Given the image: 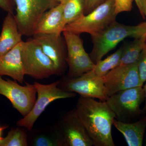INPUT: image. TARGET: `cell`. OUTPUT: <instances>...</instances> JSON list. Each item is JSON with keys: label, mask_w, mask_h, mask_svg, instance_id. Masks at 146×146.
Returning a JSON list of instances; mask_svg holds the SVG:
<instances>
[{"label": "cell", "mask_w": 146, "mask_h": 146, "mask_svg": "<svg viewBox=\"0 0 146 146\" xmlns=\"http://www.w3.org/2000/svg\"><path fill=\"white\" fill-rule=\"evenodd\" d=\"M76 112L95 146H115L112 126L116 118L106 102L80 96Z\"/></svg>", "instance_id": "obj_1"}, {"label": "cell", "mask_w": 146, "mask_h": 146, "mask_svg": "<svg viewBox=\"0 0 146 146\" xmlns=\"http://www.w3.org/2000/svg\"><path fill=\"white\" fill-rule=\"evenodd\" d=\"M146 35V22L129 26L114 21L101 32L91 36L93 48L89 56L96 64L125 38L135 39Z\"/></svg>", "instance_id": "obj_2"}, {"label": "cell", "mask_w": 146, "mask_h": 146, "mask_svg": "<svg viewBox=\"0 0 146 146\" xmlns=\"http://www.w3.org/2000/svg\"><path fill=\"white\" fill-rule=\"evenodd\" d=\"M114 1L115 0H106L89 14L66 25L63 31H68L78 35L87 33L91 36L99 34L116 21Z\"/></svg>", "instance_id": "obj_3"}, {"label": "cell", "mask_w": 146, "mask_h": 146, "mask_svg": "<svg viewBox=\"0 0 146 146\" xmlns=\"http://www.w3.org/2000/svg\"><path fill=\"white\" fill-rule=\"evenodd\" d=\"M21 55L25 75L39 80L56 75L54 64L34 38L23 42Z\"/></svg>", "instance_id": "obj_4"}, {"label": "cell", "mask_w": 146, "mask_h": 146, "mask_svg": "<svg viewBox=\"0 0 146 146\" xmlns=\"http://www.w3.org/2000/svg\"><path fill=\"white\" fill-rule=\"evenodd\" d=\"M60 80L48 84L35 82L34 84L37 93V98L30 112L16 123L18 126L26 128L28 131L33 128L35 123L47 106L56 100L70 98L76 97V93L64 91L58 87Z\"/></svg>", "instance_id": "obj_5"}, {"label": "cell", "mask_w": 146, "mask_h": 146, "mask_svg": "<svg viewBox=\"0 0 146 146\" xmlns=\"http://www.w3.org/2000/svg\"><path fill=\"white\" fill-rule=\"evenodd\" d=\"M145 100L143 86H139L119 91L106 102L118 120L127 122L143 113L140 106Z\"/></svg>", "instance_id": "obj_6"}, {"label": "cell", "mask_w": 146, "mask_h": 146, "mask_svg": "<svg viewBox=\"0 0 146 146\" xmlns=\"http://www.w3.org/2000/svg\"><path fill=\"white\" fill-rule=\"evenodd\" d=\"M14 16L18 29L23 35L33 36L35 26L46 11L58 4L54 0H14Z\"/></svg>", "instance_id": "obj_7"}, {"label": "cell", "mask_w": 146, "mask_h": 146, "mask_svg": "<svg viewBox=\"0 0 146 146\" xmlns=\"http://www.w3.org/2000/svg\"><path fill=\"white\" fill-rule=\"evenodd\" d=\"M58 86L64 91L77 93L80 96L96 98L102 102L106 101L109 98L102 77L95 75L92 70L78 77L66 76L60 80Z\"/></svg>", "instance_id": "obj_8"}, {"label": "cell", "mask_w": 146, "mask_h": 146, "mask_svg": "<svg viewBox=\"0 0 146 146\" xmlns=\"http://www.w3.org/2000/svg\"><path fill=\"white\" fill-rule=\"evenodd\" d=\"M15 80H7L0 76V95L8 99L12 106L23 117L30 112L36 99V90L33 84L25 82L22 86Z\"/></svg>", "instance_id": "obj_9"}, {"label": "cell", "mask_w": 146, "mask_h": 146, "mask_svg": "<svg viewBox=\"0 0 146 146\" xmlns=\"http://www.w3.org/2000/svg\"><path fill=\"white\" fill-rule=\"evenodd\" d=\"M108 97L122 90L143 86L138 72L137 62L130 65H119L103 77Z\"/></svg>", "instance_id": "obj_10"}, {"label": "cell", "mask_w": 146, "mask_h": 146, "mask_svg": "<svg viewBox=\"0 0 146 146\" xmlns=\"http://www.w3.org/2000/svg\"><path fill=\"white\" fill-rule=\"evenodd\" d=\"M57 123L63 134L65 146L94 145L75 108L61 115Z\"/></svg>", "instance_id": "obj_11"}, {"label": "cell", "mask_w": 146, "mask_h": 146, "mask_svg": "<svg viewBox=\"0 0 146 146\" xmlns=\"http://www.w3.org/2000/svg\"><path fill=\"white\" fill-rule=\"evenodd\" d=\"M33 36L54 64L56 75H61L67 67L68 53L61 35L54 33L36 34Z\"/></svg>", "instance_id": "obj_12"}, {"label": "cell", "mask_w": 146, "mask_h": 146, "mask_svg": "<svg viewBox=\"0 0 146 146\" xmlns=\"http://www.w3.org/2000/svg\"><path fill=\"white\" fill-rule=\"evenodd\" d=\"M66 0L46 11L39 18L33 32V35L39 34L61 35L63 31V11Z\"/></svg>", "instance_id": "obj_13"}, {"label": "cell", "mask_w": 146, "mask_h": 146, "mask_svg": "<svg viewBox=\"0 0 146 146\" xmlns=\"http://www.w3.org/2000/svg\"><path fill=\"white\" fill-rule=\"evenodd\" d=\"M23 42L0 57V76H8L21 84L23 83L25 75L21 55Z\"/></svg>", "instance_id": "obj_14"}, {"label": "cell", "mask_w": 146, "mask_h": 146, "mask_svg": "<svg viewBox=\"0 0 146 146\" xmlns=\"http://www.w3.org/2000/svg\"><path fill=\"white\" fill-rule=\"evenodd\" d=\"M28 146H65L62 132L57 123L45 128L28 131Z\"/></svg>", "instance_id": "obj_15"}, {"label": "cell", "mask_w": 146, "mask_h": 146, "mask_svg": "<svg viewBox=\"0 0 146 146\" xmlns=\"http://www.w3.org/2000/svg\"><path fill=\"white\" fill-rule=\"evenodd\" d=\"M14 15L7 13L2 25L0 35V57L23 42Z\"/></svg>", "instance_id": "obj_16"}, {"label": "cell", "mask_w": 146, "mask_h": 146, "mask_svg": "<svg viewBox=\"0 0 146 146\" xmlns=\"http://www.w3.org/2000/svg\"><path fill=\"white\" fill-rule=\"evenodd\" d=\"M113 125L123 134L128 146H142L146 128V116L138 121L132 123L115 119Z\"/></svg>", "instance_id": "obj_17"}, {"label": "cell", "mask_w": 146, "mask_h": 146, "mask_svg": "<svg viewBox=\"0 0 146 146\" xmlns=\"http://www.w3.org/2000/svg\"><path fill=\"white\" fill-rule=\"evenodd\" d=\"M66 60L69 67L67 76L72 78L92 70L95 65L86 51L72 56H67Z\"/></svg>", "instance_id": "obj_18"}, {"label": "cell", "mask_w": 146, "mask_h": 146, "mask_svg": "<svg viewBox=\"0 0 146 146\" xmlns=\"http://www.w3.org/2000/svg\"><path fill=\"white\" fill-rule=\"evenodd\" d=\"M146 43V35L135 38L129 44L123 46L119 65H130L136 63Z\"/></svg>", "instance_id": "obj_19"}, {"label": "cell", "mask_w": 146, "mask_h": 146, "mask_svg": "<svg viewBox=\"0 0 146 146\" xmlns=\"http://www.w3.org/2000/svg\"><path fill=\"white\" fill-rule=\"evenodd\" d=\"M85 6V0H66L63 11V29L66 25L84 15Z\"/></svg>", "instance_id": "obj_20"}, {"label": "cell", "mask_w": 146, "mask_h": 146, "mask_svg": "<svg viewBox=\"0 0 146 146\" xmlns=\"http://www.w3.org/2000/svg\"><path fill=\"white\" fill-rule=\"evenodd\" d=\"M123 46L104 60H101L95 64L92 72L95 75L103 77L119 65Z\"/></svg>", "instance_id": "obj_21"}, {"label": "cell", "mask_w": 146, "mask_h": 146, "mask_svg": "<svg viewBox=\"0 0 146 146\" xmlns=\"http://www.w3.org/2000/svg\"><path fill=\"white\" fill-rule=\"evenodd\" d=\"M28 130L23 127H12L7 136L0 140V146H28Z\"/></svg>", "instance_id": "obj_22"}, {"label": "cell", "mask_w": 146, "mask_h": 146, "mask_svg": "<svg viewBox=\"0 0 146 146\" xmlns=\"http://www.w3.org/2000/svg\"><path fill=\"white\" fill-rule=\"evenodd\" d=\"M62 33L66 43L68 56L76 55L85 51L80 35L68 31H63Z\"/></svg>", "instance_id": "obj_23"}, {"label": "cell", "mask_w": 146, "mask_h": 146, "mask_svg": "<svg viewBox=\"0 0 146 146\" xmlns=\"http://www.w3.org/2000/svg\"><path fill=\"white\" fill-rule=\"evenodd\" d=\"M138 72L142 83L146 81V43L141 52L138 61Z\"/></svg>", "instance_id": "obj_24"}, {"label": "cell", "mask_w": 146, "mask_h": 146, "mask_svg": "<svg viewBox=\"0 0 146 146\" xmlns=\"http://www.w3.org/2000/svg\"><path fill=\"white\" fill-rule=\"evenodd\" d=\"M133 0H115L114 12L116 15L123 12H129L132 9Z\"/></svg>", "instance_id": "obj_25"}, {"label": "cell", "mask_w": 146, "mask_h": 146, "mask_svg": "<svg viewBox=\"0 0 146 146\" xmlns=\"http://www.w3.org/2000/svg\"><path fill=\"white\" fill-rule=\"evenodd\" d=\"M84 15L89 14L106 0H85Z\"/></svg>", "instance_id": "obj_26"}, {"label": "cell", "mask_w": 146, "mask_h": 146, "mask_svg": "<svg viewBox=\"0 0 146 146\" xmlns=\"http://www.w3.org/2000/svg\"><path fill=\"white\" fill-rule=\"evenodd\" d=\"M15 7L14 0H0V8L7 13L13 14Z\"/></svg>", "instance_id": "obj_27"}, {"label": "cell", "mask_w": 146, "mask_h": 146, "mask_svg": "<svg viewBox=\"0 0 146 146\" xmlns=\"http://www.w3.org/2000/svg\"><path fill=\"white\" fill-rule=\"evenodd\" d=\"M136 5L138 7V9H139V11H140V13L142 17L144 19L145 18V15H144L143 11V5H142V0H134Z\"/></svg>", "instance_id": "obj_28"}, {"label": "cell", "mask_w": 146, "mask_h": 146, "mask_svg": "<svg viewBox=\"0 0 146 146\" xmlns=\"http://www.w3.org/2000/svg\"><path fill=\"white\" fill-rule=\"evenodd\" d=\"M143 89L144 92H145V106H144L142 110V112H143V114H144V113H145L146 112V82L145 85H144Z\"/></svg>", "instance_id": "obj_29"}, {"label": "cell", "mask_w": 146, "mask_h": 146, "mask_svg": "<svg viewBox=\"0 0 146 146\" xmlns=\"http://www.w3.org/2000/svg\"><path fill=\"white\" fill-rule=\"evenodd\" d=\"M143 11L145 17H146V0H142Z\"/></svg>", "instance_id": "obj_30"}, {"label": "cell", "mask_w": 146, "mask_h": 146, "mask_svg": "<svg viewBox=\"0 0 146 146\" xmlns=\"http://www.w3.org/2000/svg\"><path fill=\"white\" fill-rule=\"evenodd\" d=\"M8 125H4L3 126H0V140L3 139V137H2V133L3 131L5 129L8 127Z\"/></svg>", "instance_id": "obj_31"}, {"label": "cell", "mask_w": 146, "mask_h": 146, "mask_svg": "<svg viewBox=\"0 0 146 146\" xmlns=\"http://www.w3.org/2000/svg\"><path fill=\"white\" fill-rule=\"evenodd\" d=\"M54 1H55L57 2L58 3H60L62 1V0H54Z\"/></svg>", "instance_id": "obj_32"}, {"label": "cell", "mask_w": 146, "mask_h": 146, "mask_svg": "<svg viewBox=\"0 0 146 146\" xmlns=\"http://www.w3.org/2000/svg\"></svg>", "instance_id": "obj_33"}]
</instances>
